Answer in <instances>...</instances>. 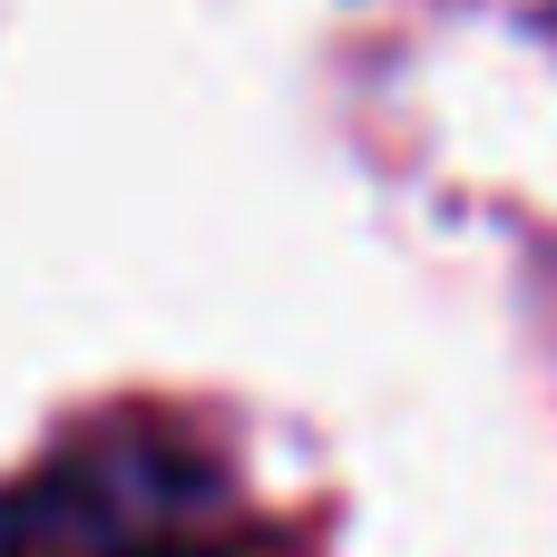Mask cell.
<instances>
[{"label":"cell","instance_id":"cell-3","mask_svg":"<svg viewBox=\"0 0 557 557\" xmlns=\"http://www.w3.org/2000/svg\"><path fill=\"white\" fill-rule=\"evenodd\" d=\"M0 557H20V548H0Z\"/></svg>","mask_w":557,"mask_h":557},{"label":"cell","instance_id":"cell-2","mask_svg":"<svg viewBox=\"0 0 557 557\" xmlns=\"http://www.w3.org/2000/svg\"><path fill=\"white\" fill-rule=\"evenodd\" d=\"M127 557H245V548H206V539H157V548H127Z\"/></svg>","mask_w":557,"mask_h":557},{"label":"cell","instance_id":"cell-1","mask_svg":"<svg viewBox=\"0 0 557 557\" xmlns=\"http://www.w3.org/2000/svg\"><path fill=\"white\" fill-rule=\"evenodd\" d=\"M206 490H215V470L176 431H98V441L59 450L39 480H20L0 499V548H20V557L137 548L157 519H176Z\"/></svg>","mask_w":557,"mask_h":557}]
</instances>
